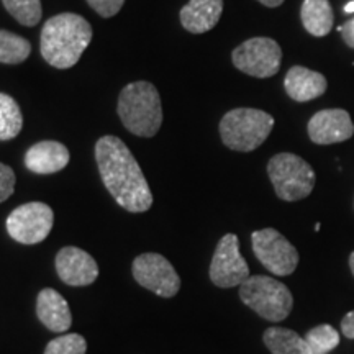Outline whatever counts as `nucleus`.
Returning a JSON list of instances; mask_svg holds the SVG:
<instances>
[{"label": "nucleus", "mask_w": 354, "mask_h": 354, "mask_svg": "<svg viewBox=\"0 0 354 354\" xmlns=\"http://www.w3.org/2000/svg\"><path fill=\"white\" fill-rule=\"evenodd\" d=\"M339 33H342L344 43L354 50V17L351 20L344 21V24L339 26Z\"/></svg>", "instance_id": "nucleus-27"}, {"label": "nucleus", "mask_w": 354, "mask_h": 354, "mask_svg": "<svg viewBox=\"0 0 354 354\" xmlns=\"http://www.w3.org/2000/svg\"><path fill=\"white\" fill-rule=\"evenodd\" d=\"M268 176L281 201L297 202L315 187V171L305 159L292 153H279L268 162Z\"/></svg>", "instance_id": "nucleus-6"}, {"label": "nucleus", "mask_w": 354, "mask_h": 354, "mask_svg": "<svg viewBox=\"0 0 354 354\" xmlns=\"http://www.w3.org/2000/svg\"><path fill=\"white\" fill-rule=\"evenodd\" d=\"M100 177L115 202L131 214H143L153 205V194L141 167L118 136L107 135L95 143Z\"/></svg>", "instance_id": "nucleus-1"}, {"label": "nucleus", "mask_w": 354, "mask_h": 354, "mask_svg": "<svg viewBox=\"0 0 354 354\" xmlns=\"http://www.w3.org/2000/svg\"><path fill=\"white\" fill-rule=\"evenodd\" d=\"M55 223V214L43 202H28L7 216V232L17 243L37 245L46 240Z\"/></svg>", "instance_id": "nucleus-9"}, {"label": "nucleus", "mask_w": 354, "mask_h": 354, "mask_svg": "<svg viewBox=\"0 0 354 354\" xmlns=\"http://www.w3.org/2000/svg\"><path fill=\"white\" fill-rule=\"evenodd\" d=\"M349 269H351L353 276H354V251L351 254H349Z\"/></svg>", "instance_id": "nucleus-31"}, {"label": "nucleus", "mask_w": 354, "mask_h": 354, "mask_svg": "<svg viewBox=\"0 0 354 354\" xmlns=\"http://www.w3.org/2000/svg\"><path fill=\"white\" fill-rule=\"evenodd\" d=\"M223 12V0H189L179 17L180 24L190 33H207L218 24Z\"/></svg>", "instance_id": "nucleus-17"}, {"label": "nucleus", "mask_w": 354, "mask_h": 354, "mask_svg": "<svg viewBox=\"0 0 354 354\" xmlns=\"http://www.w3.org/2000/svg\"><path fill=\"white\" fill-rule=\"evenodd\" d=\"M287 95L295 102H308L323 95L328 87L326 77L317 71L307 69L304 66H294L287 71L284 79Z\"/></svg>", "instance_id": "nucleus-16"}, {"label": "nucleus", "mask_w": 354, "mask_h": 354, "mask_svg": "<svg viewBox=\"0 0 354 354\" xmlns=\"http://www.w3.org/2000/svg\"><path fill=\"white\" fill-rule=\"evenodd\" d=\"M258 2L263 3V6L269 7V8H274V7H279L284 3V0H258Z\"/></svg>", "instance_id": "nucleus-29"}, {"label": "nucleus", "mask_w": 354, "mask_h": 354, "mask_svg": "<svg viewBox=\"0 0 354 354\" xmlns=\"http://www.w3.org/2000/svg\"><path fill=\"white\" fill-rule=\"evenodd\" d=\"M251 245L259 263L274 276H290L297 269L299 251L277 230H258L251 234Z\"/></svg>", "instance_id": "nucleus-8"}, {"label": "nucleus", "mask_w": 354, "mask_h": 354, "mask_svg": "<svg viewBox=\"0 0 354 354\" xmlns=\"http://www.w3.org/2000/svg\"><path fill=\"white\" fill-rule=\"evenodd\" d=\"M263 342L271 354H312L305 338L284 326H271L266 330Z\"/></svg>", "instance_id": "nucleus-19"}, {"label": "nucleus", "mask_w": 354, "mask_h": 354, "mask_svg": "<svg viewBox=\"0 0 354 354\" xmlns=\"http://www.w3.org/2000/svg\"><path fill=\"white\" fill-rule=\"evenodd\" d=\"M308 136L315 145H335L346 141L354 135L351 117L343 109L320 110L310 118Z\"/></svg>", "instance_id": "nucleus-13"}, {"label": "nucleus", "mask_w": 354, "mask_h": 354, "mask_svg": "<svg viewBox=\"0 0 354 354\" xmlns=\"http://www.w3.org/2000/svg\"><path fill=\"white\" fill-rule=\"evenodd\" d=\"M300 19H302L304 28L310 35L322 38L326 37L333 28L335 13L328 0H304Z\"/></svg>", "instance_id": "nucleus-18"}, {"label": "nucleus", "mask_w": 354, "mask_h": 354, "mask_svg": "<svg viewBox=\"0 0 354 354\" xmlns=\"http://www.w3.org/2000/svg\"><path fill=\"white\" fill-rule=\"evenodd\" d=\"M2 3L20 25L35 26L41 20V0H2Z\"/></svg>", "instance_id": "nucleus-23"}, {"label": "nucleus", "mask_w": 354, "mask_h": 354, "mask_svg": "<svg viewBox=\"0 0 354 354\" xmlns=\"http://www.w3.org/2000/svg\"><path fill=\"white\" fill-rule=\"evenodd\" d=\"M241 302L264 320L279 323L290 315L294 297L289 287L269 276H250L240 286Z\"/></svg>", "instance_id": "nucleus-5"}, {"label": "nucleus", "mask_w": 354, "mask_h": 354, "mask_svg": "<svg viewBox=\"0 0 354 354\" xmlns=\"http://www.w3.org/2000/svg\"><path fill=\"white\" fill-rule=\"evenodd\" d=\"M123 127L141 138H153L162 125V105L151 82L138 81L123 87L117 105Z\"/></svg>", "instance_id": "nucleus-3"}, {"label": "nucleus", "mask_w": 354, "mask_h": 354, "mask_svg": "<svg viewBox=\"0 0 354 354\" xmlns=\"http://www.w3.org/2000/svg\"><path fill=\"white\" fill-rule=\"evenodd\" d=\"M37 317L53 333H66L73 325V315L68 302L59 292L50 287L39 290L37 297Z\"/></svg>", "instance_id": "nucleus-15"}, {"label": "nucleus", "mask_w": 354, "mask_h": 354, "mask_svg": "<svg viewBox=\"0 0 354 354\" xmlns=\"http://www.w3.org/2000/svg\"><path fill=\"white\" fill-rule=\"evenodd\" d=\"M342 333L344 338L354 339V310L348 312L342 320Z\"/></svg>", "instance_id": "nucleus-28"}, {"label": "nucleus", "mask_w": 354, "mask_h": 354, "mask_svg": "<svg viewBox=\"0 0 354 354\" xmlns=\"http://www.w3.org/2000/svg\"><path fill=\"white\" fill-rule=\"evenodd\" d=\"M56 272L64 284L86 287L94 284L99 277V266L87 251L76 246H64L56 254Z\"/></svg>", "instance_id": "nucleus-12"}, {"label": "nucleus", "mask_w": 354, "mask_h": 354, "mask_svg": "<svg viewBox=\"0 0 354 354\" xmlns=\"http://www.w3.org/2000/svg\"><path fill=\"white\" fill-rule=\"evenodd\" d=\"M234 68L258 79L276 76L281 69L282 50L272 38L256 37L246 39L232 53Z\"/></svg>", "instance_id": "nucleus-7"}, {"label": "nucleus", "mask_w": 354, "mask_h": 354, "mask_svg": "<svg viewBox=\"0 0 354 354\" xmlns=\"http://www.w3.org/2000/svg\"><path fill=\"white\" fill-rule=\"evenodd\" d=\"M24 128V115L15 99L0 92V141L13 140Z\"/></svg>", "instance_id": "nucleus-20"}, {"label": "nucleus", "mask_w": 354, "mask_h": 354, "mask_svg": "<svg viewBox=\"0 0 354 354\" xmlns=\"http://www.w3.org/2000/svg\"><path fill=\"white\" fill-rule=\"evenodd\" d=\"M344 13H353L354 12V0H351V2H348L346 6H344Z\"/></svg>", "instance_id": "nucleus-30"}, {"label": "nucleus", "mask_w": 354, "mask_h": 354, "mask_svg": "<svg viewBox=\"0 0 354 354\" xmlns=\"http://www.w3.org/2000/svg\"><path fill=\"white\" fill-rule=\"evenodd\" d=\"M17 177L12 167L0 162V203L6 202L15 190Z\"/></svg>", "instance_id": "nucleus-25"}, {"label": "nucleus", "mask_w": 354, "mask_h": 354, "mask_svg": "<svg viewBox=\"0 0 354 354\" xmlns=\"http://www.w3.org/2000/svg\"><path fill=\"white\" fill-rule=\"evenodd\" d=\"M87 3L104 19L115 17L122 10L125 0H87Z\"/></svg>", "instance_id": "nucleus-26"}, {"label": "nucleus", "mask_w": 354, "mask_h": 354, "mask_svg": "<svg viewBox=\"0 0 354 354\" xmlns=\"http://www.w3.org/2000/svg\"><path fill=\"white\" fill-rule=\"evenodd\" d=\"M274 128V118L258 109H233L220 122L223 145L233 151L250 153L268 140Z\"/></svg>", "instance_id": "nucleus-4"}, {"label": "nucleus", "mask_w": 354, "mask_h": 354, "mask_svg": "<svg viewBox=\"0 0 354 354\" xmlns=\"http://www.w3.org/2000/svg\"><path fill=\"white\" fill-rule=\"evenodd\" d=\"M87 342L79 333H66L51 339L44 348V354H86Z\"/></svg>", "instance_id": "nucleus-24"}, {"label": "nucleus", "mask_w": 354, "mask_h": 354, "mask_svg": "<svg viewBox=\"0 0 354 354\" xmlns=\"http://www.w3.org/2000/svg\"><path fill=\"white\" fill-rule=\"evenodd\" d=\"M69 149L59 141H39L25 153L26 169L35 174H55L69 165Z\"/></svg>", "instance_id": "nucleus-14"}, {"label": "nucleus", "mask_w": 354, "mask_h": 354, "mask_svg": "<svg viewBox=\"0 0 354 354\" xmlns=\"http://www.w3.org/2000/svg\"><path fill=\"white\" fill-rule=\"evenodd\" d=\"M305 342L312 354H328L339 344V333L333 326L325 323V325H317L308 330L305 335Z\"/></svg>", "instance_id": "nucleus-22"}, {"label": "nucleus", "mask_w": 354, "mask_h": 354, "mask_svg": "<svg viewBox=\"0 0 354 354\" xmlns=\"http://www.w3.org/2000/svg\"><path fill=\"white\" fill-rule=\"evenodd\" d=\"M131 274L141 287L151 290L159 297L171 299L180 289V277L169 261L159 253H143L136 256Z\"/></svg>", "instance_id": "nucleus-10"}, {"label": "nucleus", "mask_w": 354, "mask_h": 354, "mask_svg": "<svg viewBox=\"0 0 354 354\" xmlns=\"http://www.w3.org/2000/svg\"><path fill=\"white\" fill-rule=\"evenodd\" d=\"M32 53V44L20 35L0 30V63L20 64Z\"/></svg>", "instance_id": "nucleus-21"}, {"label": "nucleus", "mask_w": 354, "mask_h": 354, "mask_svg": "<svg viewBox=\"0 0 354 354\" xmlns=\"http://www.w3.org/2000/svg\"><path fill=\"white\" fill-rule=\"evenodd\" d=\"M209 276L220 289L241 286L250 277V266L240 253V240L234 233L225 234L216 245Z\"/></svg>", "instance_id": "nucleus-11"}, {"label": "nucleus", "mask_w": 354, "mask_h": 354, "mask_svg": "<svg viewBox=\"0 0 354 354\" xmlns=\"http://www.w3.org/2000/svg\"><path fill=\"white\" fill-rule=\"evenodd\" d=\"M92 39V26L77 13L51 17L41 30L39 51L43 59L56 69H69L81 59Z\"/></svg>", "instance_id": "nucleus-2"}]
</instances>
